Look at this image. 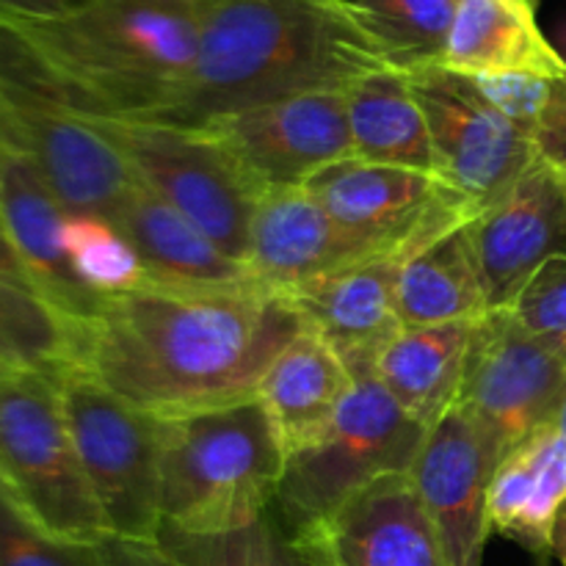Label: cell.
Returning <instances> with one entry per match:
<instances>
[{"mask_svg":"<svg viewBox=\"0 0 566 566\" xmlns=\"http://www.w3.org/2000/svg\"><path fill=\"white\" fill-rule=\"evenodd\" d=\"M285 293L144 285L77 326V365L158 420L254 398L276 354L304 332Z\"/></svg>","mask_w":566,"mask_h":566,"instance_id":"6da1fadb","label":"cell"},{"mask_svg":"<svg viewBox=\"0 0 566 566\" xmlns=\"http://www.w3.org/2000/svg\"><path fill=\"white\" fill-rule=\"evenodd\" d=\"M213 0H86L53 20H0V70L97 119H160L197 61Z\"/></svg>","mask_w":566,"mask_h":566,"instance_id":"7a4b0ae2","label":"cell"},{"mask_svg":"<svg viewBox=\"0 0 566 566\" xmlns=\"http://www.w3.org/2000/svg\"><path fill=\"white\" fill-rule=\"evenodd\" d=\"M385 66L357 0H213L191 75L153 122L202 127L293 94L343 92Z\"/></svg>","mask_w":566,"mask_h":566,"instance_id":"3957f363","label":"cell"},{"mask_svg":"<svg viewBox=\"0 0 566 566\" xmlns=\"http://www.w3.org/2000/svg\"><path fill=\"white\" fill-rule=\"evenodd\" d=\"M285 464L258 396L160 420V531L221 534L258 523L274 509Z\"/></svg>","mask_w":566,"mask_h":566,"instance_id":"277c9868","label":"cell"},{"mask_svg":"<svg viewBox=\"0 0 566 566\" xmlns=\"http://www.w3.org/2000/svg\"><path fill=\"white\" fill-rule=\"evenodd\" d=\"M335 423L285 464L271 514L293 545L318 534L374 481L409 473L429 429L409 418L374 370H359Z\"/></svg>","mask_w":566,"mask_h":566,"instance_id":"5b68a950","label":"cell"},{"mask_svg":"<svg viewBox=\"0 0 566 566\" xmlns=\"http://www.w3.org/2000/svg\"><path fill=\"white\" fill-rule=\"evenodd\" d=\"M0 481L53 534L86 545L111 539L53 374L11 368L0 381Z\"/></svg>","mask_w":566,"mask_h":566,"instance_id":"8992f818","label":"cell"},{"mask_svg":"<svg viewBox=\"0 0 566 566\" xmlns=\"http://www.w3.org/2000/svg\"><path fill=\"white\" fill-rule=\"evenodd\" d=\"M142 186L180 210L216 247L243 263L263 188L205 127L97 119Z\"/></svg>","mask_w":566,"mask_h":566,"instance_id":"52a82bcc","label":"cell"},{"mask_svg":"<svg viewBox=\"0 0 566 566\" xmlns=\"http://www.w3.org/2000/svg\"><path fill=\"white\" fill-rule=\"evenodd\" d=\"M53 379L111 536L155 542L160 531V420L111 392L77 363L55 370Z\"/></svg>","mask_w":566,"mask_h":566,"instance_id":"ba28073f","label":"cell"},{"mask_svg":"<svg viewBox=\"0 0 566 566\" xmlns=\"http://www.w3.org/2000/svg\"><path fill=\"white\" fill-rule=\"evenodd\" d=\"M0 136L42 175L66 213L114 219L136 175L92 116L0 70Z\"/></svg>","mask_w":566,"mask_h":566,"instance_id":"9c48e42d","label":"cell"},{"mask_svg":"<svg viewBox=\"0 0 566 566\" xmlns=\"http://www.w3.org/2000/svg\"><path fill=\"white\" fill-rule=\"evenodd\" d=\"M407 75L429 122L437 177L481 213L539 158L534 133L501 114L468 75L442 64Z\"/></svg>","mask_w":566,"mask_h":566,"instance_id":"30bf717a","label":"cell"},{"mask_svg":"<svg viewBox=\"0 0 566 566\" xmlns=\"http://www.w3.org/2000/svg\"><path fill=\"white\" fill-rule=\"evenodd\" d=\"M326 213L374 254L415 252L440 232L479 216V210L429 171L337 160L304 182Z\"/></svg>","mask_w":566,"mask_h":566,"instance_id":"8fae6325","label":"cell"},{"mask_svg":"<svg viewBox=\"0 0 566 566\" xmlns=\"http://www.w3.org/2000/svg\"><path fill=\"white\" fill-rule=\"evenodd\" d=\"M566 381V357L523 329L512 310L475 321L459 401L484 426L501 457L553 423Z\"/></svg>","mask_w":566,"mask_h":566,"instance_id":"7c38bea8","label":"cell"},{"mask_svg":"<svg viewBox=\"0 0 566 566\" xmlns=\"http://www.w3.org/2000/svg\"><path fill=\"white\" fill-rule=\"evenodd\" d=\"M202 127L224 142L263 191L304 186L321 169L354 155L346 88L293 94L216 116Z\"/></svg>","mask_w":566,"mask_h":566,"instance_id":"4fadbf2b","label":"cell"},{"mask_svg":"<svg viewBox=\"0 0 566 566\" xmlns=\"http://www.w3.org/2000/svg\"><path fill=\"white\" fill-rule=\"evenodd\" d=\"M501 451L468 407L457 403L429 429L409 479L446 545L451 566H484L492 534L490 484Z\"/></svg>","mask_w":566,"mask_h":566,"instance_id":"5bb4252c","label":"cell"},{"mask_svg":"<svg viewBox=\"0 0 566 566\" xmlns=\"http://www.w3.org/2000/svg\"><path fill=\"white\" fill-rule=\"evenodd\" d=\"M475 263L490 310H503L553 258H566V180L536 158L534 166L470 221Z\"/></svg>","mask_w":566,"mask_h":566,"instance_id":"9a60e30c","label":"cell"},{"mask_svg":"<svg viewBox=\"0 0 566 566\" xmlns=\"http://www.w3.org/2000/svg\"><path fill=\"white\" fill-rule=\"evenodd\" d=\"M293 547L307 566H451L409 473L374 481Z\"/></svg>","mask_w":566,"mask_h":566,"instance_id":"2e32d148","label":"cell"},{"mask_svg":"<svg viewBox=\"0 0 566 566\" xmlns=\"http://www.w3.org/2000/svg\"><path fill=\"white\" fill-rule=\"evenodd\" d=\"M64 205L36 166L0 136V230L25 265L33 287L72 324H86L105 298L81 285L64 249Z\"/></svg>","mask_w":566,"mask_h":566,"instance_id":"e0dca14e","label":"cell"},{"mask_svg":"<svg viewBox=\"0 0 566 566\" xmlns=\"http://www.w3.org/2000/svg\"><path fill=\"white\" fill-rule=\"evenodd\" d=\"M376 258L354 241L304 186L265 188L254 210L243 265L254 282L276 293Z\"/></svg>","mask_w":566,"mask_h":566,"instance_id":"ac0fdd59","label":"cell"},{"mask_svg":"<svg viewBox=\"0 0 566 566\" xmlns=\"http://www.w3.org/2000/svg\"><path fill=\"white\" fill-rule=\"evenodd\" d=\"M403 254H376L296 287L304 326L329 343L352 374L374 370L387 343L403 329L396 282Z\"/></svg>","mask_w":566,"mask_h":566,"instance_id":"d6986e66","label":"cell"},{"mask_svg":"<svg viewBox=\"0 0 566 566\" xmlns=\"http://www.w3.org/2000/svg\"><path fill=\"white\" fill-rule=\"evenodd\" d=\"M147 269V285L171 287H249L258 285L249 269L221 252L180 210L133 182L114 219Z\"/></svg>","mask_w":566,"mask_h":566,"instance_id":"ffe728a7","label":"cell"},{"mask_svg":"<svg viewBox=\"0 0 566 566\" xmlns=\"http://www.w3.org/2000/svg\"><path fill=\"white\" fill-rule=\"evenodd\" d=\"M352 370L315 332H298L276 354L260 381L258 398L269 412L287 459L326 434L352 392Z\"/></svg>","mask_w":566,"mask_h":566,"instance_id":"44dd1931","label":"cell"},{"mask_svg":"<svg viewBox=\"0 0 566 566\" xmlns=\"http://www.w3.org/2000/svg\"><path fill=\"white\" fill-rule=\"evenodd\" d=\"M566 501V437L556 426L534 431L497 462L490 484L492 534L531 553H551Z\"/></svg>","mask_w":566,"mask_h":566,"instance_id":"7402d4cb","label":"cell"},{"mask_svg":"<svg viewBox=\"0 0 566 566\" xmlns=\"http://www.w3.org/2000/svg\"><path fill=\"white\" fill-rule=\"evenodd\" d=\"M459 75H566V59L536 22L534 6L509 0H459L451 36L440 61Z\"/></svg>","mask_w":566,"mask_h":566,"instance_id":"603a6c76","label":"cell"},{"mask_svg":"<svg viewBox=\"0 0 566 566\" xmlns=\"http://www.w3.org/2000/svg\"><path fill=\"white\" fill-rule=\"evenodd\" d=\"M473 329L475 321L403 326L376 359V379L426 429L457 407Z\"/></svg>","mask_w":566,"mask_h":566,"instance_id":"cb8c5ba5","label":"cell"},{"mask_svg":"<svg viewBox=\"0 0 566 566\" xmlns=\"http://www.w3.org/2000/svg\"><path fill=\"white\" fill-rule=\"evenodd\" d=\"M470 221L440 232L401 260L396 304L403 326L479 321L490 313L470 241Z\"/></svg>","mask_w":566,"mask_h":566,"instance_id":"d4e9b609","label":"cell"},{"mask_svg":"<svg viewBox=\"0 0 566 566\" xmlns=\"http://www.w3.org/2000/svg\"><path fill=\"white\" fill-rule=\"evenodd\" d=\"M346 111L354 158L437 175L429 122L407 72L385 66L354 81Z\"/></svg>","mask_w":566,"mask_h":566,"instance_id":"484cf974","label":"cell"},{"mask_svg":"<svg viewBox=\"0 0 566 566\" xmlns=\"http://www.w3.org/2000/svg\"><path fill=\"white\" fill-rule=\"evenodd\" d=\"M0 357L55 374L77 359V324L39 293L0 280Z\"/></svg>","mask_w":566,"mask_h":566,"instance_id":"4316f807","label":"cell"},{"mask_svg":"<svg viewBox=\"0 0 566 566\" xmlns=\"http://www.w3.org/2000/svg\"><path fill=\"white\" fill-rule=\"evenodd\" d=\"M392 66L409 72L440 64L459 0H357Z\"/></svg>","mask_w":566,"mask_h":566,"instance_id":"83f0119b","label":"cell"},{"mask_svg":"<svg viewBox=\"0 0 566 566\" xmlns=\"http://www.w3.org/2000/svg\"><path fill=\"white\" fill-rule=\"evenodd\" d=\"M64 249L81 285L103 298L138 291L149 282L133 243L105 216H66Z\"/></svg>","mask_w":566,"mask_h":566,"instance_id":"f1b7e54d","label":"cell"},{"mask_svg":"<svg viewBox=\"0 0 566 566\" xmlns=\"http://www.w3.org/2000/svg\"><path fill=\"white\" fill-rule=\"evenodd\" d=\"M164 551L188 566H307L274 514L221 534H177L160 531Z\"/></svg>","mask_w":566,"mask_h":566,"instance_id":"f546056e","label":"cell"},{"mask_svg":"<svg viewBox=\"0 0 566 566\" xmlns=\"http://www.w3.org/2000/svg\"><path fill=\"white\" fill-rule=\"evenodd\" d=\"M0 566H105L103 545L72 542L44 528L0 481Z\"/></svg>","mask_w":566,"mask_h":566,"instance_id":"4dcf8cb0","label":"cell"},{"mask_svg":"<svg viewBox=\"0 0 566 566\" xmlns=\"http://www.w3.org/2000/svg\"><path fill=\"white\" fill-rule=\"evenodd\" d=\"M509 310L523 329L566 357V258L547 260Z\"/></svg>","mask_w":566,"mask_h":566,"instance_id":"1f68e13d","label":"cell"},{"mask_svg":"<svg viewBox=\"0 0 566 566\" xmlns=\"http://www.w3.org/2000/svg\"><path fill=\"white\" fill-rule=\"evenodd\" d=\"M470 77V75H468ZM470 81L479 86V92L495 105L501 114L517 125L528 127L531 133L539 125V116L551 97L553 81L539 75H525V72H506V75H473Z\"/></svg>","mask_w":566,"mask_h":566,"instance_id":"d6a6232c","label":"cell"},{"mask_svg":"<svg viewBox=\"0 0 566 566\" xmlns=\"http://www.w3.org/2000/svg\"><path fill=\"white\" fill-rule=\"evenodd\" d=\"M534 138L539 158H545L566 180V75L553 81L551 97L542 111Z\"/></svg>","mask_w":566,"mask_h":566,"instance_id":"836d02e7","label":"cell"},{"mask_svg":"<svg viewBox=\"0 0 566 566\" xmlns=\"http://www.w3.org/2000/svg\"><path fill=\"white\" fill-rule=\"evenodd\" d=\"M105 566H188L171 556L158 542H133L111 536L103 542Z\"/></svg>","mask_w":566,"mask_h":566,"instance_id":"e575fe53","label":"cell"},{"mask_svg":"<svg viewBox=\"0 0 566 566\" xmlns=\"http://www.w3.org/2000/svg\"><path fill=\"white\" fill-rule=\"evenodd\" d=\"M83 3L86 0H0V20H53Z\"/></svg>","mask_w":566,"mask_h":566,"instance_id":"d590c367","label":"cell"},{"mask_svg":"<svg viewBox=\"0 0 566 566\" xmlns=\"http://www.w3.org/2000/svg\"><path fill=\"white\" fill-rule=\"evenodd\" d=\"M0 280L11 282V285L28 287V291L36 293V287H33V282H31V276H28L25 265L20 263V258H17V252L11 249L9 238L3 235V230H0Z\"/></svg>","mask_w":566,"mask_h":566,"instance_id":"8d00e7d4","label":"cell"},{"mask_svg":"<svg viewBox=\"0 0 566 566\" xmlns=\"http://www.w3.org/2000/svg\"><path fill=\"white\" fill-rule=\"evenodd\" d=\"M551 553L556 556V562L566 566V501L562 506V512H558V520H556V528H553V545H551Z\"/></svg>","mask_w":566,"mask_h":566,"instance_id":"74e56055","label":"cell"},{"mask_svg":"<svg viewBox=\"0 0 566 566\" xmlns=\"http://www.w3.org/2000/svg\"><path fill=\"white\" fill-rule=\"evenodd\" d=\"M553 426L566 437V381H564V390L562 398H558V409H556V418H553Z\"/></svg>","mask_w":566,"mask_h":566,"instance_id":"f35d334b","label":"cell"},{"mask_svg":"<svg viewBox=\"0 0 566 566\" xmlns=\"http://www.w3.org/2000/svg\"><path fill=\"white\" fill-rule=\"evenodd\" d=\"M11 368H17V365L6 363V359H3V357H0V381H3V376H6V374H9V370H11Z\"/></svg>","mask_w":566,"mask_h":566,"instance_id":"ab89813d","label":"cell"},{"mask_svg":"<svg viewBox=\"0 0 566 566\" xmlns=\"http://www.w3.org/2000/svg\"><path fill=\"white\" fill-rule=\"evenodd\" d=\"M509 3H520V6H534L531 0H509Z\"/></svg>","mask_w":566,"mask_h":566,"instance_id":"60d3db41","label":"cell"}]
</instances>
